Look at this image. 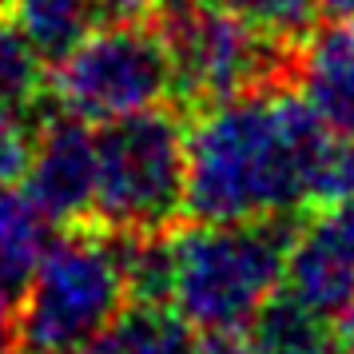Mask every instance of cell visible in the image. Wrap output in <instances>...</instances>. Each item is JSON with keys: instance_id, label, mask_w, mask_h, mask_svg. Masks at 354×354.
<instances>
[{"instance_id": "1", "label": "cell", "mask_w": 354, "mask_h": 354, "mask_svg": "<svg viewBox=\"0 0 354 354\" xmlns=\"http://www.w3.org/2000/svg\"><path fill=\"white\" fill-rule=\"evenodd\" d=\"M354 195V144L295 92L203 104L187 128V199L207 223H274L299 207Z\"/></svg>"}, {"instance_id": "2", "label": "cell", "mask_w": 354, "mask_h": 354, "mask_svg": "<svg viewBox=\"0 0 354 354\" xmlns=\"http://www.w3.org/2000/svg\"><path fill=\"white\" fill-rule=\"evenodd\" d=\"M290 239L274 223H207L167 235V303L199 335L247 330L274 303Z\"/></svg>"}, {"instance_id": "3", "label": "cell", "mask_w": 354, "mask_h": 354, "mask_svg": "<svg viewBox=\"0 0 354 354\" xmlns=\"http://www.w3.org/2000/svg\"><path fill=\"white\" fill-rule=\"evenodd\" d=\"M128 295L120 231H68L52 239L17 303V354H80Z\"/></svg>"}, {"instance_id": "4", "label": "cell", "mask_w": 354, "mask_h": 354, "mask_svg": "<svg viewBox=\"0 0 354 354\" xmlns=\"http://www.w3.org/2000/svg\"><path fill=\"white\" fill-rule=\"evenodd\" d=\"M187 199V131L176 115L140 112L96 136V211L120 235L163 231Z\"/></svg>"}, {"instance_id": "5", "label": "cell", "mask_w": 354, "mask_h": 354, "mask_svg": "<svg viewBox=\"0 0 354 354\" xmlns=\"http://www.w3.org/2000/svg\"><path fill=\"white\" fill-rule=\"evenodd\" d=\"M171 88L176 72L160 32L124 20L92 28L48 76L56 108L96 128L160 108Z\"/></svg>"}, {"instance_id": "6", "label": "cell", "mask_w": 354, "mask_h": 354, "mask_svg": "<svg viewBox=\"0 0 354 354\" xmlns=\"http://www.w3.org/2000/svg\"><path fill=\"white\" fill-rule=\"evenodd\" d=\"M156 20L176 88L187 100L239 96L274 68L279 36L211 0H163Z\"/></svg>"}, {"instance_id": "7", "label": "cell", "mask_w": 354, "mask_h": 354, "mask_svg": "<svg viewBox=\"0 0 354 354\" xmlns=\"http://www.w3.org/2000/svg\"><path fill=\"white\" fill-rule=\"evenodd\" d=\"M283 290L315 319H338L354 303V195L319 203L287 247Z\"/></svg>"}, {"instance_id": "8", "label": "cell", "mask_w": 354, "mask_h": 354, "mask_svg": "<svg viewBox=\"0 0 354 354\" xmlns=\"http://www.w3.org/2000/svg\"><path fill=\"white\" fill-rule=\"evenodd\" d=\"M76 115L48 120L32 140L24 187L52 223H76L96 203V136Z\"/></svg>"}, {"instance_id": "9", "label": "cell", "mask_w": 354, "mask_h": 354, "mask_svg": "<svg viewBox=\"0 0 354 354\" xmlns=\"http://www.w3.org/2000/svg\"><path fill=\"white\" fill-rule=\"evenodd\" d=\"M295 80L306 108L354 144V20H330L306 36L295 60Z\"/></svg>"}, {"instance_id": "10", "label": "cell", "mask_w": 354, "mask_h": 354, "mask_svg": "<svg viewBox=\"0 0 354 354\" xmlns=\"http://www.w3.org/2000/svg\"><path fill=\"white\" fill-rule=\"evenodd\" d=\"M195 354H335V335L326 330V319H315L283 299L267 306L247 330L203 335Z\"/></svg>"}, {"instance_id": "11", "label": "cell", "mask_w": 354, "mask_h": 354, "mask_svg": "<svg viewBox=\"0 0 354 354\" xmlns=\"http://www.w3.org/2000/svg\"><path fill=\"white\" fill-rule=\"evenodd\" d=\"M52 219L40 211L28 187L0 183V306L12 310L48 251Z\"/></svg>"}, {"instance_id": "12", "label": "cell", "mask_w": 354, "mask_h": 354, "mask_svg": "<svg viewBox=\"0 0 354 354\" xmlns=\"http://www.w3.org/2000/svg\"><path fill=\"white\" fill-rule=\"evenodd\" d=\"M80 354H195L192 322L176 306L136 299L100 326Z\"/></svg>"}, {"instance_id": "13", "label": "cell", "mask_w": 354, "mask_h": 354, "mask_svg": "<svg viewBox=\"0 0 354 354\" xmlns=\"http://www.w3.org/2000/svg\"><path fill=\"white\" fill-rule=\"evenodd\" d=\"M8 17L32 40L44 60H60L104 17L100 0H8Z\"/></svg>"}, {"instance_id": "14", "label": "cell", "mask_w": 354, "mask_h": 354, "mask_svg": "<svg viewBox=\"0 0 354 354\" xmlns=\"http://www.w3.org/2000/svg\"><path fill=\"white\" fill-rule=\"evenodd\" d=\"M48 92L44 56L12 17H0V115L28 120Z\"/></svg>"}, {"instance_id": "15", "label": "cell", "mask_w": 354, "mask_h": 354, "mask_svg": "<svg viewBox=\"0 0 354 354\" xmlns=\"http://www.w3.org/2000/svg\"><path fill=\"white\" fill-rule=\"evenodd\" d=\"M211 4L239 12V17H247L259 28H267L279 40L299 36L310 24V17H315V0H211Z\"/></svg>"}, {"instance_id": "16", "label": "cell", "mask_w": 354, "mask_h": 354, "mask_svg": "<svg viewBox=\"0 0 354 354\" xmlns=\"http://www.w3.org/2000/svg\"><path fill=\"white\" fill-rule=\"evenodd\" d=\"M108 20H124V24H144L147 17L160 12L163 0H100Z\"/></svg>"}, {"instance_id": "17", "label": "cell", "mask_w": 354, "mask_h": 354, "mask_svg": "<svg viewBox=\"0 0 354 354\" xmlns=\"http://www.w3.org/2000/svg\"><path fill=\"white\" fill-rule=\"evenodd\" d=\"M335 354H354V303L335 319Z\"/></svg>"}, {"instance_id": "18", "label": "cell", "mask_w": 354, "mask_h": 354, "mask_svg": "<svg viewBox=\"0 0 354 354\" xmlns=\"http://www.w3.org/2000/svg\"><path fill=\"white\" fill-rule=\"evenodd\" d=\"M315 8H322L330 20H354V0H315Z\"/></svg>"}, {"instance_id": "19", "label": "cell", "mask_w": 354, "mask_h": 354, "mask_svg": "<svg viewBox=\"0 0 354 354\" xmlns=\"http://www.w3.org/2000/svg\"><path fill=\"white\" fill-rule=\"evenodd\" d=\"M0 354H17V330H12L4 306H0Z\"/></svg>"}]
</instances>
